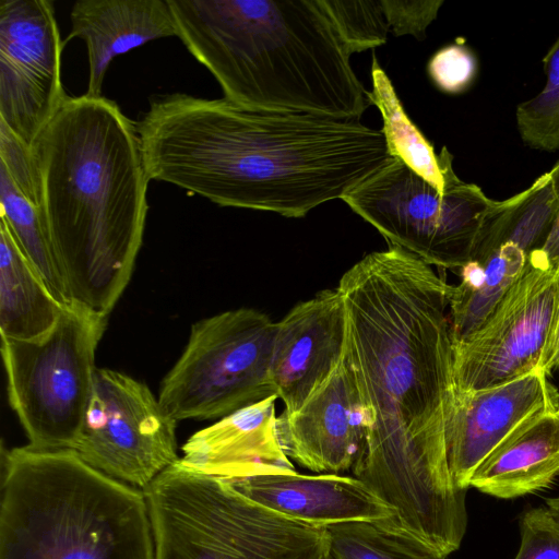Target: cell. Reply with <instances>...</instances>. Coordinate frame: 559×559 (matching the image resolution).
I'll list each match as a JSON object with an SVG mask.
<instances>
[{
  "instance_id": "6da1fadb",
  "label": "cell",
  "mask_w": 559,
  "mask_h": 559,
  "mask_svg": "<svg viewBox=\"0 0 559 559\" xmlns=\"http://www.w3.org/2000/svg\"><path fill=\"white\" fill-rule=\"evenodd\" d=\"M452 285L390 246L340 280L345 352L366 409V441L353 476L413 532L441 527L465 506L451 475L447 428L453 401Z\"/></svg>"
},
{
  "instance_id": "7a4b0ae2",
  "label": "cell",
  "mask_w": 559,
  "mask_h": 559,
  "mask_svg": "<svg viewBox=\"0 0 559 559\" xmlns=\"http://www.w3.org/2000/svg\"><path fill=\"white\" fill-rule=\"evenodd\" d=\"M150 180L219 206L299 218L343 199L391 155L360 120L254 109L228 99L159 95L136 123Z\"/></svg>"
},
{
  "instance_id": "3957f363",
  "label": "cell",
  "mask_w": 559,
  "mask_h": 559,
  "mask_svg": "<svg viewBox=\"0 0 559 559\" xmlns=\"http://www.w3.org/2000/svg\"><path fill=\"white\" fill-rule=\"evenodd\" d=\"M31 148L37 209L72 300L107 317L131 278L148 209L136 123L103 96H68Z\"/></svg>"
},
{
  "instance_id": "277c9868",
  "label": "cell",
  "mask_w": 559,
  "mask_h": 559,
  "mask_svg": "<svg viewBox=\"0 0 559 559\" xmlns=\"http://www.w3.org/2000/svg\"><path fill=\"white\" fill-rule=\"evenodd\" d=\"M177 37L224 97L265 110L360 120L371 105L316 0H168Z\"/></svg>"
},
{
  "instance_id": "5b68a950",
  "label": "cell",
  "mask_w": 559,
  "mask_h": 559,
  "mask_svg": "<svg viewBox=\"0 0 559 559\" xmlns=\"http://www.w3.org/2000/svg\"><path fill=\"white\" fill-rule=\"evenodd\" d=\"M0 559H155L144 491L71 449L3 451Z\"/></svg>"
},
{
  "instance_id": "8992f818",
  "label": "cell",
  "mask_w": 559,
  "mask_h": 559,
  "mask_svg": "<svg viewBox=\"0 0 559 559\" xmlns=\"http://www.w3.org/2000/svg\"><path fill=\"white\" fill-rule=\"evenodd\" d=\"M155 559H321L328 528L266 509L179 460L144 490Z\"/></svg>"
},
{
  "instance_id": "52a82bcc",
  "label": "cell",
  "mask_w": 559,
  "mask_h": 559,
  "mask_svg": "<svg viewBox=\"0 0 559 559\" xmlns=\"http://www.w3.org/2000/svg\"><path fill=\"white\" fill-rule=\"evenodd\" d=\"M107 317L73 302L40 337L1 336L8 395L29 447L72 449L88 408Z\"/></svg>"
},
{
  "instance_id": "ba28073f",
  "label": "cell",
  "mask_w": 559,
  "mask_h": 559,
  "mask_svg": "<svg viewBox=\"0 0 559 559\" xmlns=\"http://www.w3.org/2000/svg\"><path fill=\"white\" fill-rule=\"evenodd\" d=\"M342 200L390 246L457 273L473 260L486 221L498 204L459 177L439 191L399 157Z\"/></svg>"
},
{
  "instance_id": "9c48e42d",
  "label": "cell",
  "mask_w": 559,
  "mask_h": 559,
  "mask_svg": "<svg viewBox=\"0 0 559 559\" xmlns=\"http://www.w3.org/2000/svg\"><path fill=\"white\" fill-rule=\"evenodd\" d=\"M276 322L240 308L197 321L158 401L176 420L225 417L275 394L271 361Z\"/></svg>"
},
{
  "instance_id": "30bf717a",
  "label": "cell",
  "mask_w": 559,
  "mask_h": 559,
  "mask_svg": "<svg viewBox=\"0 0 559 559\" xmlns=\"http://www.w3.org/2000/svg\"><path fill=\"white\" fill-rule=\"evenodd\" d=\"M559 302V264L539 250L471 335L453 342V386L473 392L539 370Z\"/></svg>"
},
{
  "instance_id": "8fae6325",
  "label": "cell",
  "mask_w": 559,
  "mask_h": 559,
  "mask_svg": "<svg viewBox=\"0 0 559 559\" xmlns=\"http://www.w3.org/2000/svg\"><path fill=\"white\" fill-rule=\"evenodd\" d=\"M176 423L144 383L96 368L88 408L71 450L92 467L144 490L179 460Z\"/></svg>"
},
{
  "instance_id": "7c38bea8",
  "label": "cell",
  "mask_w": 559,
  "mask_h": 559,
  "mask_svg": "<svg viewBox=\"0 0 559 559\" xmlns=\"http://www.w3.org/2000/svg\"><path fill=\"white\" fill-rule=\"evenodd\" d=\"M49 0L0 2V121L32 146L68 97Z\"/></svg>"
},
{
  "instance_id": "4fadbf2b",
  "label": "cell",
  "mask_w": 559,
  "mask_h": 559,
  "mask_svg": "<svg viewBox=\"0 0 559 559\" xmlns=\"http://www.w3.org/2000/svg\"><path fill=\"white\" fill-rule=\"evenodd\" d=\"M366 431V409L345 349L333 372L299 409L277 416L285 454L320 474L353 468L364 449Z\"/></svg>"
},
{
  "instance_id": "5bb4252c",
  "label": "cell",
  "mask_w": 559,
  "mask_h": 559,
  "mask_svg": "<svg viewBox=\"0 0 559 559\" xmlns=\"http://www.w3.org/2000/svg\"><path fill=\"white\" fill-rule=\"evenodd\" d=\"M558 403L559 393L542 370L473 392H455L453 386L447 451L455 485L467 490L476 468L504 438Z\"/></svg>"
},
{
  "instance_id": "9a60e30c",
  "label": "cell",
  "mask_w": 559,
  "mask_h": 559,
  "mask_svg": "<svg viewBox=\"0 0 559 559\" xmlns=\"http://www.w3.org/2000/svg\"><path fill=\"white\" fill-rule=\"evenodd\" d=\"M346 330L345 301L337 287L298 302L276 322L271 379L284 412L299 409L333 372L345 349Z\"/></svg>"
},
{
  "instance_id": "2e32d148",
  "label": "cell",
  "mask_w": 559,
  "mask_h": 559,
  "mask_svg": "<svg viewBox=\"0 0 559 559\" xmlns=\"http://www.w3.org/2000/svg\"><path fill=\"white\" fill-rule=\"evenodd\" d=\"M222 480L266 509L316 526L384 521L396 514L355 476L290 471Z\"/></svg>"
},
{
  "instance_id": "e0dca14e",
  "label": "cell",
  "mask_w": 559,
  "mask_h": 559,
  "mask_svg": "<svg viewBox=\"0 0 559 559\" xmlns=\"http://www.w3.org/2000/svg\"><path fill=\"white\" fill-rule=\"evenodd\" d=\"M277 399L270 395L199 430L179 461L221 479L295 471L277 433Z\"/></svg>"
},
{
  "instance_id": "ac0fdd59",
  "label": "cell",
  "mask_w": 559,
  "mask_h": 559,
  "mask_svg": "<svg viewBox=\"0 0 559 559\" xmlns=\"http://www.w3.org/2000/svg\"><path fill=\"white\" fill-rule=\"evenodd\" d=\"M71 31L63 40L81 38L88 56L85 95L100 97L112 59L147 41L177 36L168 0H80L70 13Z\"/></svg>"
},
{
  "instance_id": "d6986e66",
  "label": "cell",
  "mask_w": 559,
  "mask_h": 559,
  "mask_svg": "<svg viewBox=\"0 0 559 559\" xmlns=\"http://www.w3.org/2000/svg\"><path fill=\"white\" fill-rule=\"evenodd\" d=\"M559 476V409L540 412L518 426L474 472L469 487L514 499L549 487Z\"/></svg>"
},
{
  "instance_id": "ffe728a7",
  "label": "cell",
  "mask_w": 559,
  "mask_h": 559,
  "mask_svg": "<svg viewBox=\"0 0 559 559\" xmlns=\"http://www.w3.org/2000/svg\"><path fill=\"white\" fill-rule=\"evenodd\" d=\"M62 309L0 221L1 336L40 337L52 329Z\"/></svg>"
},
{
  "instance_id": "44dd1931",
  "label": "cell",
  "mask_w": 559,
  "mask_h": 559,
  "mask_svg": "<svg viewBox=\"0 0 559 559\" xmlns=\"http://www.w3.org/2000/svg\"><path fill=\"white\" fill-rule=\"evenodd\" d=\"M559 213V162L527 189L498 201L483 228L472 261L483 262L502 243L527 254L540 249Z\"/></svg>"
},
{
  "instance_id": "7402d4cb",
  "label": "cell",
  "mask_w": 559,
  "mask_h": 559,
  "mask_svg": "<svg viewBox=\"0 0 559 559\" xmlns=\"http://www.w3.org/2000/svg\"><path fill=\"white\" fill-rule=\"evenodd\" d=\"M527 253L512 242L502 243L485 261H469L451 287L449 319L452 341L475 332L495 310L522 273Z\"/></svg>"
},
{
  "instance_id": "603a6c76",
  "label": "cell",
  "mask_w": 559,
  "mask_h": 559,
  "mask_svg": "<svg viewBox=\"0 0 559 559\" xmlns=\"http://www.w3.org/2000/svg\"><path fill=\"white\" fill-rule=\"evenodd\" d=\"M371 78L370 102L382 115V131L391 155L401 158L436 189L444 191L457 178L452 167L453 156L445 146L439 155L435 153L433 145L406 115L391 80L376 56L372 58Z\"/></svg>"
},
{
  "instance_id": "cb8c5ba5",
  "label": "cell",
  "mask_w": 559,
  "mask_h": 559,
  "mask_svg": "<svg viewBox=\"0 0 559 559\" xmlns=\"http://www.w3.org/2000/svg\"><path fill=\"white\" fill-rule=\"evenodd\" d=\"M0 207L3 222L20 250L49 293L63 307L73 304L67 278L38 209L14 186L0 166Z\"/></svg>"
},
{
  "instance_id": "d4e9b609",
  "label": "cell",
  "mask_w": 559,
  "mask_h": 559,
  "mask_svg": "<svg viewBox=\"0 0 559 559\" xmlns=\"http://www.w3.org/2000/svg\"><path fill=\"white\" fill-rule=\"evenodd\" d=\"M326 528L329 551L334 559H448L393 519Z\"/></svg>"
},
{
  "instance_id": "484cf974",
  "label": "cell",
  "mask_w": 559,
  "mask_h": 559,
  "mask_svg": "<svg viewBox=\"0 0 559 559\" xmlns=\"http://www.w3.org/2000/svg\"><path fill=\"white\" fill-rule=\"evenodd\" d=\"M546 83L534 97L515 109L523 142L539 151L559 150V35L543 58Z\"/></svg>"
},
{
  "instance_id": "4316f807",
  "label": "cell",
  "mask_w": 559,
  "mask_h": 559,
  "mask_svg": "<svg viewBox=\"0 0 559 559\" xmlns=\"http://www.w3.org/2000/svg\"><path fill=\"white\" fill-rule=\"evenodd\" d=\"M316 1L334 26L349 55L386 43L390 25L380 1Z\"/></svg>"
},
{
  "instance_id": "83f0119b",
  "label": "cell",
  "mask_w": 559,
  "mask_h": 559,
  "mask_svg": "<svg viewBox=\"0 0 559 559\" xmlns=\"http://www.w3.org/2000/svg\"><path fill=\"white\" fill-rule=\"evenodd\" d=\"M477 69L474 52L462 44H451L439 49L427 66L435 85L448 94L465 92L473 84Z\"/></svg>"
},
{
  "instance_id": "f1b7e54d",
  "label": "cell",
  "mask_w": 559,
  "mask_h": 559,
  "mask_svg": "<svg viewBox=\"0 0 559 559\" xmlns=\"http://www.w3.org/2000/svg\"><path fill=\"white\" fill-rule=\"evenodd\" d=\"M520 539L514 559H559V522L546 507L521 515Z\"/></svg>"
},
{
  "instance_id": "f546056e",
  "label": "cell",
  "mask_w": 559,
  "mask_h": 559,
  "mask_svg": "<svg viewBox=\"0 0 559 559\" xmlns=\"http://www.w3.org/2000/svg\"><path fill=\"white\" fill-rule=\"evenodd\" d=\"M0 166L19 191L37 206L38 193L32 148L0 121Z\"/></svg>"
},
{
  "instance_id": "4dcf8cb0",
  "label": "cell",
  "mask_w": 559,
  "mask_h": 559,
  "mask_svg": "<svg viewBox=\"0 0 559 559\" xmlns=\"http://www.w3.org/2000/svg\"><path fill=\"white\" fill-rule=\"evenodd\" d=\"M390 29L395 36L412 35L424 39L429 24L437 17L443 0H380Z\"/></svg>"
},
{
  "instance_id": "1f68e13d",
  "label": "cell",
  "mask_w": 559,
  "mask_h": 559,
  "mask_svg": "<svg viewBox=\"0 0 559 559\" xmlns=\"http://www.w3.org/2000/svg\"><path fill=\"white\" fill-rule=\"evenodd\" d=\"M557 368H559V302L547 344L543 353L539 370L545 374H549Z\"/></svg>"
},
{
  "instance_id": "d6a6232c",
  "label": "cell",
  "mask_w": 559,
  "mask_h": 559,
  "mask_svg": "<svg viewBox=\"0 0 559 559\" xmlns=\"http://www.w3.org/2000/svg\"><path fill=\"white\" fill-rule=\"evenodd\" d=\"M546 508L559 522V497L549 498L546 500Z\"/></svg>"
},
{
  "instance_id": "836d02e7",
  "label": "cell",
  "mask_w": 559,
  "mask_h": 559,
  "mask_svg": "<svg viewBox=\"0 0 559 559\" xmlns=\"http://www.w3.org/2000/svg\"><path fill=\"white\" fill-rule=\"evenodd\" d=\"M321 559H334V558L331 556L330 551H328Z\"/></svg>"
},
{
  "instance_id": "e575fe53",
  "label": "cell",
  "mask_w": 559,
  "mask_h": 559,
  "mask_svg": "<svg viewBox=\"0 0 559 559\" xmlns=\"http://www.w3.org/2000/svg\"><path fill=\"white\" fill-rule=\"evenodd\" d=\"M558 409H559V403H558Z\"/></svg>"
}]
</instances>
